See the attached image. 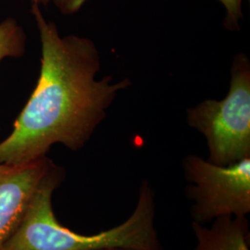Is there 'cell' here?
Instances as JSON below:
<instances>
[{
    "label": "cell",
    "mask_w": 250,
    "mask_h": 250,
    "mask_svg": "<svg viewBox=\"0 0 250 250\" xmlns=\"http://www.w3.org/2000/svg\"><path fill=\"white\" fill-rule=\"evenodd\" d=\"M134 250L130 249H125V248H108V249H101V250Z\"/></svg>",
    "instance_id": "8fae6325"
},
{
    "label": "cell",
    "mask_w": 250,
    "mask_h": 250,
    "mask_svg": "<svg viewBox=\"0 0 250 250\" xmlns=\"http://www.w3.org/2000/svg\"><path fill=\"white\" fill-rule=\"evenodd\" d=\"M64 15H72L78 12L88 0H50Z\"/></svg>",
    "instance_id": "9c48e42d"
},
{
    "label": "cell",
    "mask_w": 250,
    "mask_h": 250,
    "mask_svg": "<svg viewBox=\"0 0 250 250\" xmlns=\"http://www.w3.org/2000/svg\"><path fill=\"white\" fill-rule=\"evenodd\" d=\"M193 223L207 224L224 217L247 218L250 213V158L227 166L197 155L183 160Z\"/></svg>",
    "instance_id": "277c9868"
},
{
    "label": "cell",
    "mask_w": 250,
    "mask_h": 250,
    "mask_svg": "<svg viewBox=\"0 0 250 250\" xmlns=\"http://www.w3.org/2000/svg\"><path fill=\"white\" fill-rule=\"evenodd\" d=\"M31 12L41 41V69L11 133L0 142V162L6 164L37 161L58 144L80 150L107 117L118 94L132 85L129 78L97 80L101 59L93 40L61 36L37 5L32 4Z\"/></svg>",
    "instance_id": "6da1fadb"
},
{
    "label": "cell",
    "mask_w": 250,
    "mask_h": 250,
    "mask_svg": "<svg viewBox=\"0 0 250 250\" xmlns=\"http://www.w3.org/2000/svg\"><path fill=\"white\" fill-rule=\"evenodd\" d=\"M26 50V35L22 26L14 18H6L0 22V63L6 59L23 57Z\"/></svg>",
    "instance_id": "52a82bcc"
},
{
    "label": "cell",
    "mask_w": 250,
    "mask_h": 250,
    "mask_svg": "<svg viewBox=\"0 0 250 250\" xmlns=\"http://www.w3.org/2000/svg\"><path fill=\"white\" fill-rule=\"evenodd\" d=\"M226 10L224 26L231 31L239 30V22L243 18L242 2L243 0H220Z\"/></svg>",
    "instance_id": "ba28073f"
},
{
    "label": "cell",
    "mask_w": 250,
    "mask_h": 250,
    "mask_svg": "<svg viewBox=\"0 0 250 250\" xmlns=\"http://www.w3.org/2000/svg\"><path fill=\"white\" fill-rule=\"evenodd\" d=\"M31 2L34 5H37V6L41 7V6H47L51 1L50 0H31Z\"/></svg>",
    "instance_id": "30bf717a"
},
{
    "label": "cell",
    "mask_w": 250,
    "mask_h": 250,
    "mask_svg": "<svg viewBox=\"0 0 250 250\" xmlns=\"http://www.w3.org/2000/svg\"><path fill=\"white\" fill-rule=\"evenodd\" d=\"M192 231L194 250H250L248 218H219L210 226L192 222Z\"/></svg>",
    "instance_id": "8992f818"
},
{
    "label": "cell",
    "mask_w": 250,
    "mask_h": 250,
    "mask_svg": "<svg viewBox=\"0 0 250 250\" xmlns=\"http://www.w3.org/2000/svg\"><path fill=\"white\" fill-rule=\"evenodd\" d=\"M54 164L47 156L24 164L0 162V250Z\"/></svg>",
    "instance_id": "5b68a950"
},
{
    "label": "cell",
    "mask_w": 250,
    "mask_h": 250,
    "mask_svg": "<svg viewBox=\"0 0 250 250\" xmlns=\"http://www.w3.org/2000/svg\"><path fill=\"white\" fill-rule=\"evenodd\" d=\"M64 178L65 170L55 163L1 250H163L155 223L156 192L149 181H142L134 209L125 222L98 233L82 234L63 226L54 212V192Z\"/></svg>",
    "instance_id": "7a4b0ae2"
},
{
    "label": "cell",
    "mask_w": 250,
    "mask_h": 250,
    "mask_svg": "<svg viewBox=\"0 0 250 250\" xmlns=\"http://www.w3.org/2000/svg\"><path fill=\"white\" fill-rule=\"evenodd\" d=\"M187 121L204 135L208 161L227 166L250 158V62L246 54L233 58L227 96L189 107Z\"/></svg>",
    "instance_id": "3957f363"
}]
</instances>
